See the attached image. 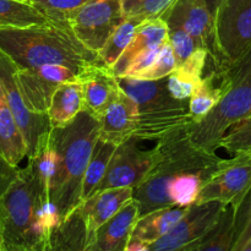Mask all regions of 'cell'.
<instances>
[{"instance_id":"cell-27","label":"cell","mask_w":251,"mask_h":251,"mask_svg":"<svg viewBox=\"0 0 251 251\" xmlns=\"http://www.w3.org/2000/svg\"><path fill=\"white\" fill-rule=\"evenodd\" d=\"M115 149H117L115 144L98 137L92 154H91L90 162L87 164V168H86L85 176H83L82 194H81L82 201L97 191L100 181L104 178Z\"/></svg>"},{"instance_id":"cell-20","label":"cell","mask_w":251,"mask_h":251,"mask_svg":"<svg viewBox=\"0 0 251 251\" xmlns=\"http://www.w3.org/2000/svg\"><path fill=\"white\" fill-rule=\"evenodd\" d=\"M186 210L188 207L172 206L158 208L141 216L135 225L130 242L141 243L147 248V251H150V247L164 237L183 217Z\"/></svg>"},{"instance_id":"cell-4","label":"cell","mask_w":251,"mask_h":251,"mask_svg":"<svg viewBox=\"0 0 251 251\" xmlns=\"http://www.w3.org/2000/svg\"><path fill=\"white\" fill-rule=\"evenodd\" d=\"M49 190L28 159L16 178L0 195V235L4 251H49V242L39 222V212Z\"/></svg>"},{"instance_id":"cell-24","label":"cell","mask_w":251,"mask_h":251,"mask_svg":"<svg viewBox=\"0 0 251 251\" xmlns=\"http://www.w3.org/2000/svg\"><path fill=\"white\" fill-rule=\"evenodd\" d=\"M210 59L208 50L198 48L195 53L186 59L181 65L176 66L168 76V88L178 100H189L205 76V68Z\"/></svg>"},{"instance_id":"cell-37","label":"cell","mask_w":251,"mask_h":251,"mask_svg":"<svg viewBox=\"0 0 251 251\" xmlns=\"http://www.w3.org/2000/svg\"><path fill=\"white\" fill-rule=\"evenodd\" d=\"M19 171V167L11 166L0 153V195L9 188L12 180L16 178Z\"/></svg>"},{"instance_id":"cell-34","label":"cell","mask_w":251,"mask_h":251,"mask_svg":"<svg viewBox=\"0 0 251 251\" xmlns=\"http://www.w3.org/2000/svg\"><path fill=\"white\" fill-rule=\"evenodd\" d=\"M169 28V43L173 48L174 55L176 59V66L181 65L186 59L190 58L199 47L198 42L186 29L181 27H168Z\"/></svg>"},{"instance_id":"cell-30","label":"cell","mask_w":251,"mask_h":251,"mask_svg":"<svg viewBox=\"0 0 251 251\" xmlns=\"http://www.w3.org/2000/svg\"><path fill=\"white\" fill-rule=\"evenodd\" d=\"M141 22L137 21V20L125 17L124 21L110 34L103 48L98 51L100 60L104 63L105 65L113 68L114 64L118 61V59L125 51L126 47L130 44Z\"/></svg>"},{"instance_id":"cell-40","label":"cell","mask_w":251,"mask_h":251,"mask_svg":"<svg viewBox=\"0 0 251 251\" xmlns=\"http://www.w3.org/2000/svg\"><path fill=\"white\" fill-rule=\"evenodd\" d=\"M0 245H1V247H2V244H1V235H0ZM2 251H4V250H2Z\"/></svg>"},{"instance_id":"cell-6","label":"cell","mask_w":251,"mask_h":251,"mask_svg":"<svg viewBox=\"0 0 251 251\" xmlns=\"http://www.w3.org/2000/svg\"><path fill=\"white\" fill-rule=\"evenodd\" d=\"M123 91L139 107V123L134 137L140 141L162 139L174 130L194 123L189 100H178L168 88V76L159 80L118 77Z\"/></svg>"},{"instance_id":"cell-31","label":"cell","mask_w":251,"mask_h":251,"mask_svg":"<svg viewBox=\"0 0 251 251\" xmlns=\"http://www.w3.org/2000/svg\"><path fill=\"white\" fill-rule=\"evenodd\" d=\"M218 149H225L229 154L251 151V117L233 125L218 142Z\"/></svg>"},{"instance_id":"cell-32","label":"cell","mask_w":251,"mask_h":251,"mask_svg":"<svg viewBox=\"0 0 251 251\" xmlns=\"http://www.w3.org/2000/svg\"><path fill=\"white\" fill-rule=\"evenodd\" d=\"M176 0H123V14L142 22L159 17Z\"/></svg>"},{"instance_id":"cell-17","label":"cell","mask_w":251,"mask_h":251,"mask_svg":"<svg viewBox=\"0 0 251 251\" xmlns=\"http://www.w3.org/2000/svg\"><path fill=\"white\" fill-rule=\"evenodd\" d=\"M100 137L112 144L120 145L134 136L139 123L137 103L120 87L102 117L100 118Z\"/></svg>"},{"instance_id":"cell-8","label":"cell","mask_w":251,"mask_h":251,"mask_svg":"<svg viewBox=\"0 0 251 251\" xmlns=\"http://www.w3.org/2000/svg\"><path fill=\"white\" fill-rule=\"evenodd\" d=\"M0 83L4 91L5 100L26 139L27 147H28L27 158H32L47 141L53 127L48 114H38L29 109L17 80L16 65L1 50H0Z\"/></svg>"},{"instance_id":"cell-28","label":"cell","mask_w":251,"mask_h":251,"mask_svg":"<svg viewBox=\"0 0 251 251\" xmlns=\"http://www.w3.org/2000/svg\"><path fill=\"white\" fill-rule=\"evenodd\" d=\"M50 20L36 6L20 0H0V28L28 27L47 24Z\"/></svg>"},{"instance_id":"cell-18","label":"cell","mask_w":251,"mask_h":251,"mask_svg":"<svg viewBox=\"0 0 251 251\" xmlns=\"http://www.w3.org/2000/svg\"><path fill=\"white\" fill-rule=\"evenodd\" d=\"M134 199V188H113L98 190L80 203L90 235V250L98 228L119 212Z\"/></svg>"},{"instance_id":"cell-36","label":"cell","mask_w":251,"mask_h":251,"mask_svg":"<svg viewBox=\"0 0 251 251\" xmlns=\"http://www.w3.org/2000/svg\"><path fill=\"white\" fill-rule=\"evenodd\" d=\"M87 0H29L33 6L43 12L50 21L64 22V17L77 9Z\"/></svg>"},{"instance_id":"cell-11","label":"cell","mask_w":251,"mask_h":251,"mask_svg":"<svg viewBox=\"0 0 251 251\" xmlns=\"http://www.w3.org/2000/svg\"><path fill=\"white\" fill-rule=\"evenodd\" d=\"M168 25L161 16L142 21L130 44L112 68L117 77H134L149 68L168 42Z\"/></svg>"},{"instance_id":"cell-39","label":"cell","mask_w":251,"mask_h":251,"mask_svg":"<svg viewBox=\"0 0 251 251\" xmlns=\"http://www.w3.org/2000/svg\"><path fill=\"white\" fill-rule=\"evenodd\" d=\"M5 100V96H4V91H2V87H1V83H0V104H1L2 100Z\"/></svg>"},{"instance_id":"cell-29","label":"cell","mask_w":251,"mask_h":251,"mask_svg":"<svg viewBox=\"0 0 251 251\" xmlns=\"http://www.w3.org/2000/svg\"><path fill=\"white\" fill-rule=\"evenodd\" d=\"M207 178L201 174H180L172 179L166 186L167 199L171 206L189 207L198 201L200 191Z\"/></svg>"},{"instance_id":"cell-13","label":"cell","mask_w":251,"mask_h":251,"mask_svg":"<svg viewBox=\"0 0 251 251\" xmlns=\"http://www.w3.org/2000/svg\"><path fill=\"white\" fill-rule=\"evenodd\" d=\"M140 140L131 136L118 145L98 190L113 188H136L153 164L152 150H142Z\"/></svg>"},{"instance_id":"cell-12","label":"cell","mask_w":251,"mask_h":251,"mask_svg":"<svg viewBox=\"0 0 251 251\" xmlns=\"http://www.w3.org/2000/svg\"><path fill=\"white\" fill-rule=\"evenodd\" d=\"M161 17L168 27L186 29L199 47L207 49L213 68H222L215 42V19L206 0H176Z\"/></svg>"},{"instance_id":"cell-38","label":"cell","mask_w":251,"mask_h":251,"mask_svg":"<svg viewBox=\"0 0 251 251\" xmlns=\"http://www.w3.org/2000/svg\"><path fill=\"white\" fill-rule=\"evenodd\" d=\"M223 0H206V4H207L208 9H210L211 14L215 15L216 10L218 9V6L221 5V2H222Z\"/></svg>"},{"instance_id":"cell-9","label":"cell","mask_w":251,"mask_h":251,"mask_svg":"<svg viewBox=\"0 0 251 251\" xmlns=\"http://www.w3.org/2000/svg\"><path fill=\"white\" fill-rule=\"evenodd\" d=\"M213 19L216 48L223 68L251 47V0H223Z\"/></svg>"},{"instance_id":"cell-25","label":"cell","mask_w":251,"mask_h":251,"mask_svg":"<svg viewBox=\"0 0 251 251\" xmlns=\"http://www.w3.org/2000/svg\"><path fill=\"white\" fill-rule=\"evenodd\" d=\"M0 153L14 167L28 154L26 139L5 100L0 104Z\"/></svg>"},{"instance_id":"cell-22","label":"cell","mask_w":251,"mask_h":251,"mask_svg":"<svg viewBox=\"0 0 251 251\" xmlns=\"http://www.w3.org/2000/svg\"><path fill=\"white\" fill-rule=\"evenodd\" d=\"M238 206L233 203L223 206L215 225L196 243L185 251H233L237 238Z\"/></svg>"},{"instance_id":"cell-41","label":"cell","mask_w":251,"mask_h":251,"mask_svg":"<svg viewBox=\"0 0 251 251\" xmlns=\"http://www.w3.org/2000/svg\"><path fill=\"white\" fill-rule=\"evenodd\" d=\"M20 1H27V2H28L29 0H20Z\"/></svg>"},{"instance_id":"cell-3","label":"cell","mask_w":251,"mask_h":251,"mask_svg":"<svg viewBox=\"0 0 251 251\" xmlns=\"http://www.w3.org/2000/svg\"><path fill=\"white\" fill-rule=\"evenodd\" d=\"M98 137L100 120L88 110L78 113L69 124L51 129L56 163L49 184V199L61 221L82 202L83 176Z\"/></svg>"},{"instance_id":"cell-35","label":"cell","mask_w":251,"mask_h":251,"mask_svg":"<svg viewBox=\"0 0 251 251\" xmlns=\"http://www.w3.org/2000/svg\"><path fill=\"white\" fill-rule=\"evenodd\" d=\"M233 251H251V195L238 208L237 238Z\"/></svg>"},{"instance_id":"cell-7","label":"cell","mask_w":251,"mask_h":251,"mask_svg":"<svg viewBox=\"0 0 251 251\" xmlns=\"http://www.w3.org/2000/svg\"><path fill=\"white\" fill-rule=\"evenodd\" d=\"M124 19L123 0H87L65 15L64 22L86 48L98 54Z\"/></svg>"},{"instance_id":"cell-10","label":"cell","mask_w":251,"mask_h":251,"mask_svg":"<svg viewBox=\"0 0 251 251\" xmlns=\"http://www.w3.org/2000/svg\"><path fill=\"white\" fill-rule=\"evenodd\" d=\"M251 193V151L221 159L216 171L203 184L196 202L217 201L239 207Z\"/></svg>"},{"instance_id":"cell-2","label":"cell","mask_w":251,"mask_h":251,"mask_svg":"<svg viewBox=\"0 0 251 251\" xmlns=\"http://www.w3.org/2000/svg\"><path fill=\"white\" fill-rule=\"evenodd\" d=\"M0 50L19 70L61 64L77 76L83 69L100 60L98 54L86 48L65 22L58 21L0 28Z\"/></svg>"},{"instance_id":"cell-14","label":"cell","mask_w":251,"mask_h":251,"mask_svg":"<svg viewBox=\"0 0 251 251\" xmlns=\"http://www.w3.org/2000/svg\"><path fill=\"white\" fill-rule=\"evenodd\" d=\"M223 206L217 201L195 202L164 237L150 247V251L183 250L200 240L215 225Z\"/></svg>"},{"instance_id":"cell-33","label":"cell","mask_w":251,"mask_h":251,"mask_svg":"<svg viewBox=\"0 0 251 251\" xmlns=\"http://www.w3.org/2000/svg\"><path fill=\"white\" fill-rule=\"evenodd\" d=\"M176 68V59L174 55L173 48H172L169 39L163 48L161 49L157 58L154 59L153 63L142 70L141 73L134 76V78H140V80H159V78L167 77L171 75Z\"/></svg>"},{"instance_id":"cell-42","label":"cell","mask_w":251,"mask_h":251,"mask_svg":"<svg viewBox=\"0 0 251 251\" xmlns=\"http://www.w3.org/2000/svg\"><path fill=\"white\" fill-rule=\"evenodd\" d=\"M0 251H2V247H1V245H0Z\"/></svg>"},{"instance_id":"cell-26","label":"cell","mask_w":251,"mask_h":251,"mask_svg":"<svg viewBox=\"0 0 251 251\" xmlns=\"http://www.w3.org/2000/svg\"><path fill=\"white\" fill-rule=\"evenodd\" d=\"M223 92L225 82L221 69L213 68L211 73L203 76L191 97L189 98V108L194 122H200L218 104Z\"/></svg>"},{"instance_id":"cell-19","label":"cell","mask_w":251,"mask_h":251,"mask_svg":"<svg viewBox=\"0 0 251 251\" xmlns=\"http://www.w3.org/2000/svg\"><path fill=\"white\" fill-rule=\"evenodd\" d=\"M139 217V205L132 199L98 228L91 251H126Z\"/></svg>"},{"instance_id":"cell-16","label":"cell","mask_w":251,"mask_h":251,"mask_svg":"<svg viewBox=\"0 0 251 251\" xmlns=\"http://www.w3.org/2000/svg\"><path fill=\"white\" fill-rule=\"evenodd\" d=\"M77 77L83 86L87 110L100 119L120 91L117 75L98 60L83 69Z\"/></svg>"},{"instance_id":"cell-21","label":"cell","mask_w":251,"mask_h":251,"mask_svg":"<svg viewBox=\"0 0 251 251\" xmlns=\"http://www.w3.org/2000/svg\"><path fill=\"white\" fill-rule=\"evenodd\" d=\"M87 110L85 92L81 81L75 80L61 83L54 92L47 112L51 127L64 126L73 122L78 113Z\"/></svg>"},{"instance_id":"cell-5","label":"cell","mask_w":251,"mask_h":251,"mask_svg":"<svg viewBox=\"0 0 251 251\" xmlns=\"http://www.w3.org/2000/svg\"><path fill=\"white\" fill-rule=\"evenodd\" d=\"M220 69L225 82L222 98L203 119L189 125L191 140L213 152L233 125L251 117V47L237 60Z\"/></svg>"},{"instance_id":"cell-43","label":"cell","mask_w":251,"mask_h":251,"mask_svg":"<svg viewBox=\"0 0 251 251\" xmlns=\"http://www.w3.org/2000/svg\"><path fill=\"white\" fill-rule=\"evenodd\" d=\"M250 195H251V193H250Z\"/></svg>"},{"instance_id":"cell-15","label":"cell","mask_w":251,"mask_h":251,"mask_svg":"<svg viewBox=\"0 0 251 251\" xmlns=\"http://www.w3.org/2000/svg\"><path fill=\"white\" fill-rule=\"evenodd\" d=\"M77 74L61 64H46L33 69H17V80L29 109L47 114L54 92L61 83L77 80Z\"/></svg>"},{"instance_id":"cell-1","label":"cell","mask_w":251,"mask_h":251,"mask_svg":"<svg viewBox=\"0 0 251 251\" xmlns=\"http://www.w3.org/2000/svg\"><path fill=\"white\" fill-rule=\"evenodd\" d=\"M189 125L157 140L152 149L153 164L134 189L140 217L158 208L172 207L166 194V186L172 179L186 173L201 174L208 179L220 164L222 158L216 152L202 149L191 140Z\"/></svg>"},{"instance_id":"cell-23","label":"cell","mask_w":251,"mask_h":251,"mask_svg":"<svg viewBox=\"0 0 251 251\" xmlns=\"http://www.w3.org/2000/svg\"><path fill=\"white\" fill-rule=\"evenodd\" d=\"M90 235L81 206L74 208L53 230L50 251H88Z\"/></svg>"}]
</instances>
